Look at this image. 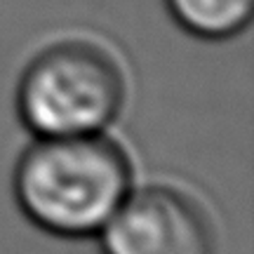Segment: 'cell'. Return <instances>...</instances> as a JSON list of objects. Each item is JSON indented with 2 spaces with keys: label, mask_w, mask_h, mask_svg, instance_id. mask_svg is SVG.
Instances as JSON below:
<instances>
[{
  "label": "cell",
  "mask_w": 254,
  "mask_h": 254,
  "mask_svg": "<svg viewBox=\"0 0 254 254\" xmlns=\"http://www.w3.org/2000/svg\"><path fill=\"white\" fill-rule=\"evenodd\" d=\"M132 189V163L106 134L33 136L12 174L24 217L57 238L99 236Z\"/></svg>",
  "instance_id": "1"
},
{
  "label": "cell",
  "mask_w": 254,
  "mask_h": 254,
  "mask_svg": "<svg viewBox=\"0 0 254 254\" xmlns=\"http://www.w3.org/2000/svg\"><path fill=\"white\" fill-rule=\"evenodd\" d=\"M127 99L116 57L90 40L40 50L17 82V116L33 136L106 134Z\"/></svg>",
  "instance_id": "2"
},
{
  "label": "cell",
  "mask_w": 254,
  "mask_h": 254,
  "mask_svg": "<svg viewBox=\"0 0 254 254\" xmlns=\"http://www.w3.org/2000/svg\"><path fill=\"white\" fill-rule=\"evenodd\" d=\"M97 238L101 254H214L200 202L163 184L129 190Z\"/></svg>",
  "instance_id": "3"
},
{
  "label": "cell",
  "mask_w": 254,
  "mask_h": 254,
  "mask_svg": "<svg viewBox=\"0 0 254 254\" xmlns=\"http://www.w3.org/2000/svg\"><path fill=\"white\" fill-rule=\"evenodd\" d=\"M179 26L202 40H226L245 31L254 0H165Z\"/></svg>",
  "instance_id": "4"
}]
</instances>
